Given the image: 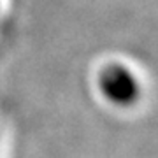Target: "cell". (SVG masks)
<instances>
[{"label": "cell", "mask_w": 158, "mask_h": 158, "mask_svg": "<svg viewBox=\"0 0 158 158\" xmlns=\"http://www.w3.org/2000/svg\"><path fill=\"white\" fill-rule=\"evenodd\" d=\"M97 86L100 95L118 107H128L141 97L137 76L121 63H109L98 72Z\"/></svg>", "instance_id": "6da1fadb"}]
</instances>
